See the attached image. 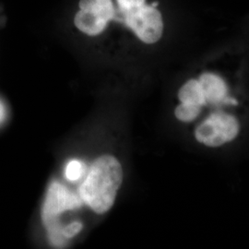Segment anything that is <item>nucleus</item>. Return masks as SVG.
I'll list each match as a JSON object with an SVG mask.
<instances>
[{
  "instance_id": "f257e3e1",
  "label": "nucleus",
  "mask_w": 249,
  "mask_h": 249,
  "mask_svg": "<svg viewBox=\"0 0 249 249\" xmlns=\"http://www.w3.org/2000/svg\"><path fill=\"white\" fill-rule=\"evenodd\" d=\"M122 181L120 162L112 155H103L92 163L80 186V196L94 213H106L115 203Z\"/></svg>"
},
{
  "instance_id": "f03ea898",
  "label": "nucleus",
  "mask_w": 249,
  "mask_h": 249,
  "mask_svg": "<svg viewBox=\"0 0 249 249\" xmlns=\"http://www.w3.org/2000/svg\"><path fill=\"white\" fill-rule=\"evenodd\" d=\"M82 202L81 197L76 196L57 182H53L49 187L43 209V220L54 245L63 243L62 229L59 228L56 221L58 215L80 207Z\"/></svg>"
},
{
  "instance_id": "7ed1b4c3",
  "label": "nucleus",
  "mask_w": 249,
  "mask_h": 249,
  "mask_svg": "<svg viewBox=\"0 0 249 249\" xmlns=\"http://www.w3.org/2000/svg\"><path fill=\"white\" fill-rule=\"evenodd\" d=\"M239 124L235 117L224 113H214L196 127L198 142L209 147H219L236 138Z\"/></svg>"
},
{
  "instance_id": "20e7f679",
  "label": "nucleus",
  "mask_w": 249,
  "mask_h": 249,
  "mask_svg": "<svg viewBox=\"0 0 249 249\" xmlns=\"http://www.w3.org/2000/svg\"><path fill=\"white\" fill-rule=\"evenodd\" d=\"M125 24L133 30L136 36L146 44H154L160 40L163 22L160 12L152 6L143 5L140 8L124 12Z\"/></svg>"
},
{
  "instance_id": "39448f33",
  "label": "nucleus",
  "mask_w": 249,
  "mask_h": 249,
  "mask_svg": "<svg viewBox=\"0 0 249 249\" xmlns=\"http://www.w3.org/2000/svg\"><path fill=\"white\" fill-rule=\"evenodd\" d=\"M198 82L204 93L206 104H221V103H231L236 102L226 96L227 88L226 85L220 77L212 73H205L200 76Z\"/></svg>"
},
{
  "instance_id": "423d86ee",
  "label": "nucleus",
  "mask_w": 249,
  "mask_h": 249,
  "mask_svg": "<svg viewBox=\"0 0 249 249\" xmlns=\"http://www.w3.org/2000/svg\"><path fill=\"white\" fill-rule=\"evenodd\" d=\"M75 25L82 33L88 36H98L104 32L108 21L99 15L84 9H80L75 16Z\"/></svg>"
},
{
  "instance_id": "0eeeda50",
  "label": "nucleus",
  "mask_w": 249,
  "mask_h": 249,
  "mask_svg": "<svg viewBox=\"0 0 249 249\" xmlns=\"http://www.w3.org/2000/svg\"><path fill=\"white\" fill-rule=\"evenodd\" d=\"M178 98L182 104L202 107L206 104L204 93L198 80H190L185 83L178 92Z\"/></svg>"
},
{
  "instance_id": "6e6552de",
  "label": "nucleus",
  "mask_w": 249,
  "mask_h": 249,
  "mask_svg": "<svg viewBox=\"0 0 249 249\" xmlns=\"http://www.w3.org/2000/svg\"><path fill=\"white\" fill-rule=\"evenodd\" d=\"M80 8L97 14L107 21L115 16V9L111 0H80Z\"/></svg>"
},
{
  "instance_id": "1a4fd4ad",
  "label": "nucleus",
  "mask_w": 249,
  "mask_h": 249,
  "mask_svg": "<svg viewBox=\"0 0 249 249\" xmlns=\"http://www.w3.org/2000/svg\"><path fill=\"white\" fill-rule=\"evenodd\" d=\"M200 107L189 105V104H182L178 106L175 111L177 118L183 122H190L193 121L196 116L199 115Z\"/></svg>"
},
{
  "instance_id": "9d476101",
  "label": "nucleus",
  "mask_w": 249,
  "mask_h": 249,
  "mask_svg": "<svg viewBox=\"0 0 249 249\" xmlns=\"http://www.w3.org/2000/svg\"><path fill=\"white\" fill-rule=\"evenodd\" d=\"M83 173V165L79 160H71L66 168V177L71 180L75 181L81 177Z\"/></svg>"
},
{
  "instance_id": "9b49d317",
  "label": "nucleus",
  "mask_w": 249,
  "mask_h": 249,
  "mask_svg": "<svg viewBox=\"0 0 249 249\" xmlns=\"http://www.w3.org/2000/svg\"><path fill=\"white\" fill-rule=\"evenodd\" d=\"M117 3L120 9L126 12L145 5V0H117Z\"/></svg>"
},
{
  "instance_id": "f8f14e48",
  "label": "nucleus",
  "mask_w": 249,
  "mask_h": 249,
  "mask_svg": "<svg viewBox=\"0 0 249 249\" xmlns=\"http://www.w3.org/2000/svg\"><path fill=\"white\" fill-rule=\"evenodd\" d=\"M82 229V224L80 222H74L71 224H69L62 229V235L64 238H71L80 232Z\"/></svg>"
},
{
  "instance_id": "ddd939ff",
  "label": "nucleus",
  "mask_w": 249,
  "mask_h": 249,
  "mask_svg": "<svg viewBox=\"0 0 249 249\" xmlns=\"http://www.w3.org/2000/svg\"><path fill=\"white\" fill-rule=\"evenodd\" d=\"M4 115H5L4 107H3V105L0 103V121H1V120H3V118H4Z\"/></svg>"
}]
</instances>
